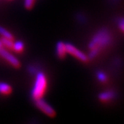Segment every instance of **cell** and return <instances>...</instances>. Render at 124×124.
Returning <instances> with one entry per match:
<instances>
[{"instance_id":"8","label":"cell","mask_w":124,"mask_h":124,"mask_svg":"<svg viewBox=\"0 0 124 124\" xmlns=\"http://www.w3.org/2000/svg\"><path fill=\"white\" fill-rule=\"evenodd\" d=\"M13 91L12 87L4 82H0V94L2 95H9Z\"/></svg>"},{"instance_id":"17","label":"cell","mask_w":124,"mask_h":124,"mask_svg":"<svg viewBox=\"0 0 124 124\" xmlns=\"http://www.w3.org/2000/svg\"><path fill=\"white\" fill-rule=\"evenodd\" d=\"M2 47H4V46H3V44H2L1 41L0 40V48H2Z\"/></svg>"},{"instance_id":"6","label":"cell","mask_w":124,"mask_h":124,"mask_svg":"<svg viewBox=\"0 0 124 124\" xmlns=\"http://www.w3.org/2000/svg\"><path fill=\"white\" fill-rule=\"evenodd\" d=\"M116 97V93L113 90H107L99 95V99L102 102H108L114 100Z\"/></svg>"},{"instance_id":"16","label":"cell","mask_w":124,"mask_h":124,"mask_svg":"<svg viewBox=\"0 0 124 124\" xmlns=\"http://www.w3.org/2000/svg\"><path fill=\"white\" fill-rule=\"evenodd\" d=\"M77 19L79 22L80 23H84L85 22V17L84 15H83L82 14H79L77 16Z\"/></svg>"},{"instance_id":"2","label":"cell","mask_w":124,"mask_h":124,"mask_svg":"<svg viewBox=\"0 0 124 124\" xmlns=\"http://www.w3.org/2000/svg\"><path fill=\"white\" fill-rule=\"evenodd\" d=\"M48 81L46 76L42 71H38L35 75V81L31 91V98L35 101L42 99L46 92Z\"/></svg>"},{"instance_id":"9","label":"cell","mask_w":124,"mask_h":124,"mask_svg":"<svg viewBox=\"0 0 124 124\" xmlns=\"http://www.w3.org/2000/svg\"><path fill=\"white\" fill-rule=\"evenodd\" d=\"M13 49L17 53H22L24 49V44L22 41H18L17 42L14 43Z\"/></svg>"},{"instance_id":"4","label":"cell","mask_w":124,"mask_h":124,"mask_svg":"<svg viewBox=\"0 0 124 124\" xmlns=\"http://www.w3.org/2000/svg\"><path fill=\"white\" fill-rule=\"evenodd\" d=\"M66 46L67 53L70 54L71 55H72L73 57H76L79 61L84 62V63H87L89 61V58L88 57V55H86L83 52H81L80 50H79L77 47H75L74 45L71 44L70 43H66Z\"/></svg>"},{"instance_id":"13","label":"cell","mask_w":124,"mask_h":124,"mask_svg":"<svg viewBox=\"0 0 124 124\" xmlns=\"http://www.w3.org/2000/svg\"><path fill=\"white\" fill-rule=\"evenodd\" d=\"M28 71L31 75H35L38 72V68L35 66V65H29L28 66Z\"/></svg>"},{"instance_id":"1","label":"cell","mask_w":124,"mask_h":124,"mask_svg":"<svg viewBox=\"0 0 124 124\" xmlns=\"http://www.w3.org/2000/svg\"><path fill=\"white\" fill-rule=\"evenodd\" d=\"M112 42V36L107 28H103L97 31L93 35L88 44L90 59H93L99 56L103 51L110 46Z\"/></svg>"},{"instance_id":"10","label":"cell","mask_w":124,"mask_h":124,"mask_svg":"<svg viewBox=\"0 0 124 124\" xmlns=\"http://www.w3.org/2000/svg\"><path fill=\"white\" fill-rule=\"evenodd\" d=\"M0 35L4 38L13 40V37L12 35V34L7 31L6 29H5L4 27L0 26Z\"/></svg>"},{"instance_id":"14","label":"cell","mask_w":124,"mask_h":124,"mask_svg":"<svg viewBox=\"0 0 124 124\" xmlns=\"http://www.w3.org/2000/svg\"><path fill=\"white\" fill-rule=\"evenodd\" d=\"M35 3V0H24V6L26 8L31 10L32 8Z\"/></svg>"},{"instance_id":"11","label":"cell","mask_w":124,"mask_h":124,"mask_svg":"<svg viewBox=\"0 0 124 124\" xmlns=\"http://www.w3.org/2000/svg\"><path fill=\"white\" fill-rule=\"evenodd\" d=\"M1 42H2V44H3V46H4L6 47V48H8L13 49V45H14L13 40L3 37V38L1 39Z\"/></svg>"},{"instance_id":"12","label":"cell","mask_w":124,"mask_h":124,"mask_svg":"<svg viewBox=\"0 0 124 124\" xmlns=\"http://www.w3.org/2000/svg\"><path fill=\"white\" fill-rule=\"evenodd\" d=\"M97 77L98 80L102 83L107 81V79H108L107 75L102 71H98L97 72Z\"/></svg>"},{"instance_id":"5","label":"cell","mask_w":124,"mask_h":124,"mask_svg":"<svg viewBox=\"0 0 124 124\" xmlns=\"http://www.w3.org/2000/svg\"><path fill=\"white\" fill-rule=\"evenodd\" d=\"M0 56L4 59L6 62H8L14 68H19L21 66V63L17 58L11 53H10L8 51H7L4 47L0 48Z\"/></svg>"},{"instance_id":"18","label":"cell","mask_w":124,"mask_h":124,"mask_svg":"<svg viewBox=\"0 0 124 124\" xmlns=\"http://www.w3.org/2000/svg\"><path fill=\"white\" fill-rule=\"evenodd\" d=\"M111 2H116V1H119V0H110Z\"/></svg>"},{"instance_id":"15","label":"cell","mask_w":124,"mask_h":124,"mask_svg":"<svg viewBox=\"0 0 124 124\" xmlns=\"http://www.w3.org/2000/svg\"><path fill=\"white\" fill-rule=\"evenodd\" d=\"M118 26L120 30L124 32V18H121L118 20Z\"/></svg>"},{"instance_id":"3","label":"cell","mask_w":124,"mask_h":124,"mask_svg":"<svg viewBox=\"0 0 124 124\" xmlns=\"http://www.w3.org/2000/svg\"><path fill=\"white\" fill-rule=\"evenodd\" d=\"M36 107L50 117H54L56 115V112L53 108L44 101L43 99H39L35 101Z\"/></svg>"},{"instance_id":"7","label":"cell","mask_w":124,"mask_h":124,"mask_svg":"<svg viewBox=\"0 0 124 124\" xmlns=\"http://www.w3.org/2000/svg\"><path fill=\"white\" fill-rule=\"evenodd\" d=\"M56 53L59 59H63L66 57L67 53L66 43L63 41H58L56 46Z\"/></svg>"}]
</instances>
